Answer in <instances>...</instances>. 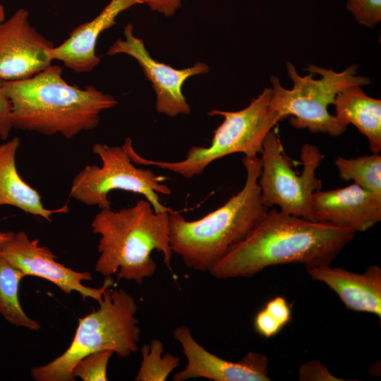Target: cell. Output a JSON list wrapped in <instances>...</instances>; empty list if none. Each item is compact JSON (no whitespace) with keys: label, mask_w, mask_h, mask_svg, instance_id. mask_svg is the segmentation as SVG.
<instances>
[{"label":"cell","mask_w":381,"mask_h":381,"mask_svg":"<svg viewBox=\"0 0 381 381\" xmlns=\"http://www.w3.org/2000/svg\"><path fill=\"white\" fill-rule=\"evenodd\" d=\"M20 144V138L14 137L0 145V206H13L49 222L54 214L67 213V204L54 210L46 208L38 191L20 176L16 161Z\"/></svg>","instance_id":"cell-17"},{"label":"cell","mask_w":381,"mask_h":381,"mask_svg":"<svg viewBox=\"0 0 381 381\" xmlns=\"http://www.w3.org/2000/svg\"><path fill=\"white\" fill-rule=\"evenodd\" d=\"M312 279L326 284L350 310L381 318V269L370 265L357 273L331 265L306 269Z\"/></svg>","instance_id":"cell-16"},{"label":"cell","mask_w":381,"mask_h":381,"mask_svg":"<svg viewBox=\"0 0 381 381\" xmlns=\"http://www.w3.org/2000/svg\"><path fill=\"white\" fill-rule=\"evenodd\" d=\"M142 362L135 377V381H164L179 365V357L164 354V345L154 339L141 348Z\"/></svg>","instance_id":"cell-21"},{"label":"cell","mask_w":381,"mask_h":381,"mask_svg":"<svg viewBox=\"0 0 381 381\" xmlns=\"http://www.w3.org/2000/svg\"><path fill=\"white\" fill-rule=\"evenodd\" d=\"M359 0H347L346 8L350 12L353 13L357 6Z\"/></svg>","instance_id":"cell-30"},{"label":"cell","mask_w":381,"mask_h":381,"mask_svg":"<svg viewBox=\"0 0 381 381\" xmlns=\"http://www.w3.org/2000/svg\"><path fill=\"white\" fill-rule=\"evenodd\" d=\"M317 222L354 232H363L381 220V194L356 183L335 190H317L313 195Z\"/></svg>","instance_id":"cell-14"},{"label":"cell","mask_w":381,"mask_h":381,"mask_svg":"<svg viewBox=\"0 0 381 381\" xmlns=\"http://www.w3.org/2000/svg\"><path fill=\"white\" fill-rule=\"evenodd\" d=\"M13 231H0V255L4 243L13 235Z\"/></svg>","instance_id":"cell-29"},{"label":"cell","mask_w":381,"mask_h":381,"mask_svg":"<svg viewBox=\"0 0 381 381\" xmlns=\"http://www.w3.org/2000/svg\"><path fill=\"white\" fill-rule=\"evenodd\" d=\"M169 214L156 212L146 199L119 210L100 209L91 224L93 232L100 235L95 271L104 277L116 274L118 279L141 284L156 272L153 250L162 254L171 270Z\"/></svg>","instance_id":"cell-4"},{"label":"cell","mask_w":381,"mask_h":381,"mask_svg":"<svg viewBox=\"0 0 381 381\" xmlns=\"http://www.w3.org/2000/svg\"><path fill=\"white\" fill-rule=\"evenodd\" d=\"M286 71L293 83L291 90L280 84L278 77L272 75L270 108L277 112L281 121L291 116V125L296 128H307L312 133H327L338 136L346 128L335 116L328 111L337 95L353 85H366L371 83L368 77L357 75V65L353 64L337 73L314 64L306 69L310 73L300 75L293 64H286Z\"/></svg>","instance_id":"cell-7"},{"label":"cell","mask_w":381,"mask_h":381,"mask_svg":"<svg viewBox=\"0 0 381 381\" xmlns=\"http://www.w3.org/2000/svg\"><path fill=\"white\" fill-rule=\"evenodd\" d=\"M356 232L329 224L268 210L251 231L210 270L214 278L250 277L264 269L302 264L331 265Z\"/></svg>","instance_id":"cell-1"},{"label":"cell","mask_w":381,"mask_h":381,"mask_svg":"<svg viewBox=\"0 0 381 381\" xmlns=\"http://www.w3.org/2000/svg\"><path fill=\"white\" fill-rule=\"evenodd\" d=\"M253 325L257 333L265 339L274 337L284 328L265 308L257 313Z\"/></svg>","instance_id":"cell-25"},{"label":"cell","mask_w":381,"mask_h":381,"mask_svg":"<svg viewBox=\"0 0 381 381\" xmlns=\"http://www.w3.org/2000/svg\"><path fill=\"white\" fill-rule=\"evenodd\" d=\"M334 164L342 180H353L361 188L381 194V156L378 153L351 159L338 157Z\"/></svg>","instance_id":"cell-20"},{"label":"cell","mask_w":381,"mask_h":381,"mask_svg":"<svg viewBox=\"0 0 381 381\" xmlns=\"http://www.w3.org/2000/svg\"><path fill=\"white\" fill-rule=\"evenodd\" d=\"M242 162L246 171L245 184L222 206L194 221H188L175 210L169 213L171 248L187 267L210 272L268 211L258 183L260 157L244 156Z\"/></svg>","instance_id":"cell-3"},{"label":"cell","mask_w":381,"mask_h":381,"mask_svg":"<svg viewBox=\"0 0 381 381\" xmlns=\"http://www.w3.org/2000/svg\"><path fill=\"white\" fill-rule=\"evenodd\" d=\"M24 277L21 270L0 255V314L16 327L37 331L40 325L25 314L19 301V284Z\"/></svg>","instance_id":"cell-19"},{"label":"cell","mask_w":381,"mask_h":381,"mask_svg":"<svg viewBox=\"0 0 381 381\" xmlns=\"http://www.w3.org/2000/svg\"><path fill=\"white\" fill-rule=\"evenodd\" d=\"M123 35L125 40L118 39L110 47L107 54H125L138 61L152 84L158 113L170 117L189 114L190 107L182 92L183 84L191 76L207 73L208 66L199 62L186 68H174L150 56L143 40L134 35L132 24L124 27Z\"/></svg>","instance_id":"cell-11"},{"label":"cell","mask_w":381,"mask_h":381,"mask_svg":"<svg viewBox=\"0 0 381 381\" xmlns=\"http://www.w3.org/2000/svg\"><path fill=\"white\" fill-rule=\"evenodd\" d=\"M114 352L110 350L95 352L79 361L73 370V375L83 381H107V364Z\"/></svg>","instance_id":"cell-22"},{"label":"cell","mask_w":381,"mask_h":381,"mask_svg":"<svg viewBox=\"0 0 381 381\" xmlns=\"http://www.w3.org/2000/svg\"><path fill=\"white\" fill-rule=\"evenodd\" d=\"M341 124H353L369 141L370 151L381 150V100L368 96L359 85L339 92L333 103Z\"/></svg>","instance_id":"cell-18"},{"label":"cell","mask_w":381,"mask_h":381,"mask_svg":"<svg viewBox=\"0 0 381 381\" xmlns=\"http://www.w3.org/2000/svg\"><path fill=\"white\" fill-rule=\"evenodd\" d=\"M298 377L301 381L344 380L333 375L324 364L317 360L303 363L300 367Z\"/></svg>","instance_id":"cell-24"},{"label":"cell","mask_w":381,"mask_h":381,"mask_svg":"<svg viewBox=\"0 0 381 381\" xmlns=\"http://www.w3.org/2000/svg\"><path fill=\"white\" fill-rule=\"evenodd\" d=\"M187 359L185 368L173 376L174 381L205 378L212 381H270L269 361L266 355L249 351L241 360L234 362L210 353L193 337L184 325L174 331Z\"/></svg>","instance_id":"cell-13"},{"label":"cell","mask_w":381,"mask_h":381,"mask_svg":"<svg viewBox=\"0 0 381 381\" xmlns=\"http://www.w3.org/2000/svg\"><path fill=\"white\" fill-rule=\"evenodd\" d=\"M29 12L20 8L0 22V79L31 78L52 64L49 51L54 43L30 23Z\"/></svg>","instance_id":"cell-12"},{"label":"cell","mask_w":381,"mask_h":381,"mask_svg":"<svg viewBox=\"0 0 381 381\" xmlns=\"http://www.w3.org/2000/svg\"><path fill=\"white\" fill-rule=\"evenodd\" d=\"M352 14L360 24L373 28L381 20V0H359Z\"/></svg>","instance_id":"cell-23"},{"label":"cell","mask_w":381,"mask_h":381,"mask_svg":"<svg viewBox=\"0 0 381 381\" xmlns=\"http://www.w3.org/2000/svg\"><path fill=\"white\" fill-rule=\"evenodd\" d=\"M1 255L25 276L47 279L66 294L77 291L83 300L91 298L101 303L105 290L114 284V279L109 276L99 289L85 286L83 281L92 279L89 272L75 271L57 262V257L49 248L40 246L38 239L30 240L25 231L13 232L4 243Z\"/></svg>","instance_id":"cell-10"},{"label":"cell","mask_w":381,"mask_h":381,"mask_svg":"<svg viewBox=\"0 0 381 381\" xmlns=\"http://www.w3.org/2000/svg\"><path fill=\"white\" fill-rule=\"evenodd\" d=\"M5 19V8L3 4H0V22Z\"/></svg>","instance_id":"cell-31"},{"label":"cell","mask_w":381,"mask_h":381,"mask_svg":"<svg viewBox=\"0 0 381 381\" xmlns=\"http://www.w3.org/2000/svg\"><path fill=\"white\" fill-rule=\"evenodd\" d=\"M4 82L0 79V138L6 140L13 128L12 106L4 86Z\"/></svg>","instance_id":"cell-26"},{"label":"cell","mask_w":381,"mask_h":381,"mask_svg":"<svg viewBox=\"0 0 381 381\" xmlns=\"http://www.w3.org/2000/svg\"><path fill=\"white\" fill-rule=\"evenodd\" d=\"M271 94V88L265 87L241 110L209 111L208 115L222 116L224 121L214 130L209 146H192L183 160L164 162L144 158L135 152L130 138L123 145L133 163L157 167L186 179L201 174L211 163L229 155L240 152L244 156H258L266 135L281 121L270 107Z\"/></svg>","instance_id":"cell-6"},{"label":"cell","mask_w":381,"mask_h":381,"mask_svg":"<svg viewBox=\"0 0 381 381\" xmlns=\"http://www.w3.org/2000/svg\"><path fill=\"white\" fill-rule=\"evenodd\" d=\"M265 308L284 327L291 320V309L287 300L283 296H276L265 304Z\"/></svg>","instance_id":"cell-27"},{"label":"cell","mask_w":381,"mask_h":381,"mask_svg":"<svg viewBox=\"0 0 381 381\" xmlns=\"http://www.w3.org/2000/svg\"><path fill=\"white\" fill-rule=\"evenodd\" d=\"M260 154L258 183L263 205L267 208L277 205L282 212L317 222L313 195L322 188L316 170L323 158L318 147L308 143L302 146L303 167L300 174L293 169L276 130L272 128L266 135Z\"/></svg>","instance_id":"cell-9"},{"label":"cell","mask_w":381,"mask_h":381,"mask_svg":"<svg viewBox=\"0 0 381 381\" xmlns=\"http://www.w3.org/2000/svg\"><path fill=\"white\" fill-rule=\"evenodd\" d=\"M96 310L79 318L73 341L64 353L31 370L34 380L73 381L75 365L89 354L110 350L119 357H127L138 350L140 329L133 297L123 289L107 288Z\"/></svg>","instance_id":"cell-5"},{"label":"cell","mask_w":381,"mask_h":381,"mask_svg":"<svg viewBox=\"0 0 381 381\" xmlns=\"http://www.w3.org/2000/svg\"><path fill=\"white\" fill-rule=\"evenodd\" d=\"M184 0H145L149 7L166 16L174 15L176 10L181 6Z\"/></svg>","instance_id":"cell-28"},{"label":"cell","mask_w":381,"mask_h":381,"mask_svg":"<svg viewBox=\"0 0 381 381\" xmlns=\"http://www.w3.org/2000/svg\"><path fill=\"white\" fill-rule=\"evenodd\" d=\"M12 106L13 128L71 139L95 129L101 114L118 102L94 85H71L52 64L31 78L4 81Z\"/></svg>","instance_id":"cell-2"},{"label":"cell","mask_w":381,"mask_h":381,"mask_svg":"<svg viewBox=\"0 0 381 381\" xmlns=\"http://www.w3.org/2000/svg\"><path fill=\"white\" fill-rule=\"evenodd\" d=\"M92 152L102 161L100 167L87 165L72 181L70 197L86 205L99 209L111 207V191L120 190L143 195L156 212L170 213L159 194L170 195L171 190L163 182L166 178L149 169L136 167L125 147L96 143Z\"/></svg>","instance_id":"cell-8"},{"label":"cell","mask_w":381,"mask_h":381,"mask_svg":"<svg viewBox=\"0 0 381 381\" xmlns=\"http://www.w3.org/2000/svg\"><path fill=\"white\" fill-rule=\"evenodd\" d=\"M145 0H111L92 20L75 27L59 46L49 51L53 61H61L75 73H88L99 64L96 44L101 33L116 24V17L123 11Z\"/></svg>","instance_id":"cell-15"}]
</instances>
